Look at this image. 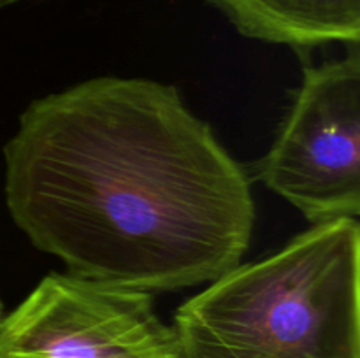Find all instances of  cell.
I'll list each match as a JSON object with an SVG mask.
<instances>
[{"label": "cell", "mask_w": 360, "mask_h": 358, "mask_svg": "<svg viewBox=\"0 0 360 358\" xmlns=\"http://www.w3.org/2000/svg\"><path fill=\"white\" fill-rule=\"evenodd\" d=\"M7 213L65 272L160 293L243 263L246 168L178 88L98 76L35 98L4 146Z\"/></svg>", "instance_id": "1"}, {"label": "cell", "mask_w": 360, "mask_h": 358, "mask_svg": "<svg viewBox=\"0 0 360 358\" xmlns=\"http://www.w3.org/2000/svg\"><path fill=\"white\" fill-rule=\"evenodd\" d=\"M255 178L311 225L359 220L360 53L302 67L292 104Z\"/></svg>", "instance_id": "3"}, {"label": "cell", "mask_w": 360, "mask_h": 358, "mask_svg": "<svg viewBox=\"0 0 360 358\" xmlns=\"http://www.w3.org/2000/svg\"><path fill=\"white\" fill-rule=\"evenodd\" d=\"M179 358H360L359 220L311 225L172 318Z\"/></svg>", "instance_id": "2"}, {"label": "cell", "mask_w": 360, "mask_h": 358, "mask_svg": "<svg viewBox=\"0 0 360 358\" xmlns=\"http://www.w3.org/2000/svg\"><path fill=\"white\" fill-rule=\"evenodd\" d=\"M0 358H179L153 293L49 272L0 319Z\"/></svg>", "instance_id": "4"}, {"label": "cell", "mask_w": 360, "mask_h": 358, "mask_svg": "<svg viewBox=\"0 0 360 358\" xmlns=\"http://www.w3.org/2000/svg\"><path fill=\"white\" fill-rule=\"evenodd\" d=\"M239 35L297 51L359 46L360 0H202Z\"/></svg>", "instance_id": "5"}, {"label": "cell", "mask_w": 360, "mask_h": 358, "mask_svg": "<svg viewBox=\"0 0 360 358\" xmlns=\"http://www.w3.org/2000/svg\"><path fill=\"white\" fill-rule=\"evenodd\" d=\"M23 2H46V0H0V7L16 6V4H23Z\"/></svg>", "instance_id": "6"}, {"label": "cell", "mask_w": 360, "mask_h": 358, "mask_svg": "<svg viewBox=\"0 0 360 358\" xmlns=\"http://www.w3.org/2000/svg\"><path fill=\"white\" fill-rule=\"evenodd\" d=\"M4 316V305H2V300H0V319H2Z\"/></svg>", "instance_id": "7"}]
</instances>
